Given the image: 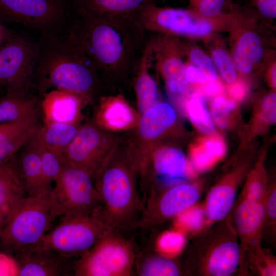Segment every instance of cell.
I'll return each instance as SVG.
<instances>
[{
  "label": "cell",
  "mask_w": 276,
  "mask_h": 276,
  "mask_svg": "<svg viewBox=\"0 0 276 276\" xmlns=\"http://www.w3.org/2000/svg\"><path fill=\"white\" fill-rule=\"evenodd\" d=\"M64 32L94 62L99 76L112 81L134 74L149 35L135 19L72 7Z\"/></svg>",
  "instance_id": "6da1fadb"
},
{
  "label": "cell",
  "mask_w": 276,
  "mask_h": 276,
  "mask_svg": "<svg viewBox=\"0 0 276 276\" xmlns=\"http://www.w3.org/2000/svg\"><path fill=\"white\" fill-rule=\"evenodd\" d=\"M35 66L33 90L41 95L53 89H65L90 98L99 85L94 62L72 41L64 31L40 34Z\"/></svg>",
  "instance_id": "7a4b0ae2"
},
{
  "label": "cell",
  "mask_w": 276,
  "mask_h": 276,
  "mask_svg": "<svg viewBox=\"0 0 276 276\" xmlns=\"http://www.w3.org/2000/svg\"><path fill=\"white\" fill-rule=\"evenodd\" d=\"M94 180L101 201L96 214L104 224L125 235L137 228L142 205L131 170L103 162Z\"/></svg>",
  "instance_id": "3957f363"
},
{
  "label": "cell",
  "mask_w": 276,
  "mask_h": 276,
  "mask_svg": "<svg viewBox=\"0 0 276 276\" xmlns=\"http://www.w3.org/2000/svg\"><path fill=\"white\" fill-rule=\"evenodd\" d=\"M203 231L187 249L185 271L199 276H229L238 269L241 253L228 216Z\"/></svg>",
  "instance_id": "277c9868"
},
{
  "label": "cell",
  "mask_w": 276,
  "mask_h": 276,
  "mask_svg": "<svg viewBox=\"0 0 276 276\" xmlns=\"http://www.w3.org/2000/svg\"><path fill=\"white\" fill-rule=\"evenodd\" d=\"M63 215L50 194L24 196L0 233V244L13 255L41 244L51 224Z\"/></svg>",
  "instance_id": "5b68a950"
},
{
  "label": "cell",
  "mask_w": 276,
  "mask_h": 276,
  "mask_svg": "<svg viewBox=\"0 0 276 276\" xmlns=\"http://www.w3.org/2000/svg\"><path fill=\"white\" fill-rule=\"evenodd\" d=\"M135 258L134 245L125 235L110 228L75 260L74 275H132Z\"/></svg>",
  "instance_id": "8992f818"
},
{
  "label": "cell",
  "mask_w": 276,
  "mask_h": 276,
  "mask_svg": "<svg viewBox=\"0 0 276 276\" xmlns=\"http://www.w3.org/2000/svg\"><path fill=\"white\" fill-rule=\"evenodd\" d=\"M71 10L60 0H0V23L20 25L40 34L61 32Z\"/></svg>",
  "instance_id": "52a82bcc"
},
{
  "label": "cell",
  "mask_w": 276,
  "mask_h": 276,
  "mask_svg": "<svg viewBox=\"0 0 276 276\" xmlns=\"http://www.w3.org/2000/svg\"><path fill=\"white\" fill-rule=\"evenodd\" d=\"M109 228L96 214H64L58 224L44 236L41 244L58 254L78 258Z\"/></svg>",
  "instance_id": "ba28073f"
},
{
  "label": "cell",
  "mask_w": 276,
  "mask_h": 276,
  "mask_svg": "<svg viewBox=\"0 0 276 276\" xmlns=\"http://www.w3.org/2000/svg\"><path fill=\"white\" fill-rule=\"evenodd\" d=\"M39 44L22 34H14L0 47V86L6 91L31 92Z\"/></svg>",
  "instance_id": "9c48e42d"
},
{
  "label": "cell",
  "mask_w": 276,
  "mask_h": 276,
  "mask_svg": "<svg viewBox=\"0 0 276 276\" xmlns=\"http://www.w3.org/2000/svg\"><path fill=\"white\" fill-rule=\"evenodd\" d=\"M94 179V175L85 169L65 165L50 196L63 215L95 214L101 201Z\"/></svg>",
  "instance_id": "30bf717a"
},
{
  "label": "cell",
  "mask_w": 276,
  "mask_h": 276,
  "mask_svg": "<svg viewBox=\"0 0 276 276\" xmlns=\"http://www.w3.org/2000/svg\"><path fill=\"white\" fill-rule=\"evenodd\" d=\"M200 191L190 183H180L146 197L137 228L150 231L178 216L198 200Z\"/></svg>",
  "instance_id": "8fae6325"
},
{
  "label": "cell",
  "mask_w": 276,
  "mask_h": 276,
  "mask_svg": "<svg viewBox=\"0 0 276 276\" xmlns=\"http://www.w3.org/2000/svg\"><path fill=\"white\" fill-rule=\"evenodd\" d=\"M137 22L148 33L167 31L178 35L203 36L212 30L205 20H196L187 10L160 8L156 3L145 8L136 17Z\"/></svg>",
  "instance_id": "7c38bea8"
},
{
  "label": "cell",
  "mask_w": 276,
  "mask_h": 276,
  "mask_svg": "<svg viewBox=\"0 0 276 276\" xmlns=\"http://www.w3.org/2000/svg\"><path fill=\"white\" fill-rule=\"evenodd\" d=\"M74 258L66 257L41 244L13 255L15 274L21 276L74 275Z\"/></svg>",
  "instance_id": "4fadbf2b"
},
{
  "label": "cell",
  "mask_w": 276,
  "mask_h": 276,
  "mask_svg": "<svg viewBox=\"0 0 276 276\" xmlns=\"http://www.w3.org/2000/svg\"><path fill=\"white\" fill-rule=\"evenodd\" d=\"M250 162L235 166L210 190L203 207L205 220L214 223L228 216L235 202L238 189L247 175Z\"/></svg>",
  "instance_id": "5bb4252c"
},
{
  "label": "cell",
  "mask_w": 276,
  "mask_h": 276,
  "mask_svg": "<svg viewBox=\"0 0 276 276\" xmlns=\"http://www.w3.org/2000/svg\"><path fill=\"white\" fill-rule=\"evenodd\" d=\"M264 198L255 202L236 201L232 208L233 216L229 218L239 240L240 263L248 252L262 246Z\"/></svg>",
  "instance_id": "9a60e30c"
},
{
  "label": "cell",
  "mask_w": 276,
  "mask_h": 276,
  "mask_svg": "<svg viewBox=\"0 0 276 276\" xmlns=\"http://www.w3.org/2000/svg\"><path fill=\"white\" fill-rule=\"evenodd\" d=\"M102 136L94 125L87 124L79 128L75 136L62 154L69 165L85 169L95 175L103 162Z\"/></svg>",
  "instance_id": "2e32d148"
},
{
  "label": "cell",
  "mask_w": 276,
  "mask_h": 276,
  "mask_svg": "<svg viewBox=\"0 0 276 276\" xmlns=\"http://www.w3.org/2000/svg\"><path fill=\"white\" fill-rule=\"evenodd\" d=\"M40 102L42 124L62 123L76 125L82 102V95L65 89H53L41 95Z\"/></svg>",
  "instance_id": "e0dca14e"
},
{
  "label": "cell",
  "mask_w": 276,
  "mask_h": 276,
  "mask_svg": "<svg viewBox=\"0 0 276 276\" xmlns=\"http://www.w3.org/2000/svg\"><path fill=\"white\" fill-rule=\"evenodd\" d=\"M17 154L16 169L25 193L30 196L49 195L52 189L45 181L37 146L29 140Z\"/></svg>",
  "instance_id": "ac0fdd59"
},
{
  "label": "cell",
  "mask_w": 276,
  "mask_h": 276,
  "mask_svg": "<svg viewBox=\"0 0 276 276\" xmlns=\"http://www.w3.org/2000/svg\"><path fill=\"white\" fill-rule=\"evenodd\" d=\"M40 124L38 114L0 124V165L16 158Z\"/></svg>",
  "instance_id": "d6986e66"
},
{
  "label": "cell",
  "mask_w": 276,
  "mask_h": 276,
  "mask_svg": "<svg viewBox=\"0 0 276 276\" xmlns=\"http://www.w3.org/2000/svg\"><path fill=\"white\" fill-rule=\"evenodd\" d=\"M154 40V35L150 34L134 73L136 74L135 90L138 107L142 113L159 101L158 86L150 72L153 61Z\"/></svg>",
  "instance_id": "ffe728a7"
},
{
  "label": "cell",
  "mask_w": 276,
  "mask_h": 276,
  "mask_svg": "<svg viewBox=\"0 0 276 276\" xmlns=\"http://www.w3.org/2000/svg\"><path fill=\"white\" fill-rule=\"evenodd\" d=\"M157 0H72V8L117 18L135 19L147 7Z\"/></svg>",
  "instance_id": "44dd1931"
},
{
  "label": "cell",
  "mask_w": 276,
  "mask_h": 276,
  "mask_svg": "<svg viewBox=\"0 0 276 276\" xmlns=\"http://www.w3.org/2000/svg\"><path fill=\"white\" fill-rule=\"evenodd\" d=\"M79 128L77 125L62 123L40 124L30 141L62 156Z\"/></svg>",
  "instance_id": "7402d4cb"
},
{
  "label": "cell",
  "mask_w": 276,
  "mask_h": 276,
  "mask_svg": "<svg viewBox=\"0 0 276 276\" xmlns=\"http://www.w3.org/2000/svg\"><path fill=\"white\" fill-rule=\"evenodd\" d=\"M25 194L15 159L0 172V233Z\"/></svg>",
  "instance_id": "603a6c76"
},
{
  "label": "cell",
  "mask_w": 276,
  "mask_h": 276,
  "mask_svg": "<svg viewBox=\"0 0 276 276\" xmlns=\"http://www.w3.org/2000/svg\"><path fill=\"white\" fill-rule=\"evenodd\" d=\"M154 164L158 174L169 181L183 179L194 173L184 153L174 147H164L157 151Z\"/></svg>",
  "instance_id": "cb8c5ba5"
},
{
  "label": "cell",
  "mask_w": 276,
  "mask_h": 276,
  "mask_svg": "<svg viewBox=\"0 0 276 276\" xmlns=\"http://www.w3.org/2000/svg\"><path fill=\"white\" fill-rule=\"evenodd\" d=\"M226 145L223 138L215 133L200 137L190 148L192 164L198 172L208 170L225 155Z\"/></svg>",
  "instance_id": "d4e9b609"
},
{
  "label": "cell",
  "mask_w": 276,
  "mask_h": 276,
  "mask_svg": "<svg viewBox=\"0 0 276 276\" xmlns=\"http://www.w3.org/2000/svg\"><path fill=\"white\" fill-rule=\"evenodd\" d=\"M39 102L31 92L7 91L0 99V124L38 113Z\"/></svg>",
  "instance_id": "484cf974"
},
{
  "label": "cell",
  "mask_w": 276,
  "mask_h": 276,
  "mask_svg": "<svg viewBox=\"0 0 276 276\" xmlns=\"http://www.w3.org/2000/svg\"><path fill=\"white\" fill-rule=\"evenodd\" d=\"M176 119V114L171 105L158 102L144 113L140 121V132L145 139H155L171 127Z\"/></svg>",
  "instance_id": "4316f807"
},
{
  "label": "cell",
  "mask_w": 276,
  "mask_h": 276,
  "mask_svg": "<svg viewBox=\"0 0 276 276\" xmlns=\"http://www.w3.org/2000/svg\"><path fill=\"white\" fill-rule=\"evenodd\" d=\"M153 58L157 61V64L169 91L175 94L184 93L187 89L188 82L185 76L186 66L182 60L175 55L164 56L155 48V41Z\"/></svg>",
  "instance_id": "83f0119b"
},
{
  "label": "cell",
  "mask_w": 276,
  "mask_h": 276,
  "mask_svg": "<svg viewBox=\"0 0 276 276\" xmlns=\"http://www.w3.org/2000/svg\"><path fill=\"white\" fill-rule=\"evenodd\" d=\"M263 54L259 36L253 32H247L242 36L236 45L234 53L235 66L242 73H248L254 64L261 59Z\"/></svg>",
  "instance_id": "f1b7e54d"
},
{
  "label": "cell",
  "mask_w": 276,
  "mask_h": 276,
  "mask_svg": "<svg viewBox=\"0 0 276 276\" xmlns=\"http://www.w3.org/2000/svg\"><path fill=\"white\" fill-rule=\"evenodd\" d=\"M239 269L243 274L260 276L276 275V258L270 250L262 246L248 252L241 262Z\"/></svg>",
  "instance_id": "f546056e"
},
{
  "label": "cell",
  "mask_w": 276,
  "mask_h": 276,
  "mask_svg": "<svg viewBox=\"0 0 276 276\" xmlns=\"http://www.w3.org/2000/svg\"><path fill=\"white\" fill-rule=\"evenodd\" d=\"M268 183L263 158L261 157L247 173L245 183L237 201L255 202L263 199Z\"/></svg>",
  "instance_id": "4dcf8cb0"
},
{
  "label": "cell",
  "mask_w": 276,
  "mask_h": 276,
  "mask_svg": "<svg viewBox=\"0 0 276 276\" xmlns=\"http://www.w3.org/2000/svg\"><path fill=\"white\" fill-rule=\"evenodd\" d=\"M136 270L141 276H178L182 271L175 261L158 254L144 257L137 266Z\"/></svg>",
  "instance_id": "1f68e13d"
},
{
  "label": "cell",
  "mask_w": 276,
  "mask_h": 276,
  "mask_svg": "<svg viewBox=\"0 0 276 276\" xmlns=\"http://www.w3.org/2000/svg\"><path fill=\"white\" fill-rule=\"evenodd\" d=\"M186 109L191 122L200 132L205 135L215 133L213 120L202 97L199 95L191 97L187 103Z\"/></svg>",
  "instance_id": "d6a6232c"
},
{
  "label": "cell",
  "mask_w": 276,
  "mask_h": 276,
  "mask_svg": "<svg viewBox=\"0 0 276 276\" xmlns=\"http://www.w3.org/2000/svg\"><path fill=\"white\" fill-rule=\"evenodd\" d=\"M276 238V187L275 182L268 183L264 198L263 239L273 244Z\"/></svg>",
  "instance_id": "836d02e7"
},
{
  "label": "cell",
  "mask_w": 276,
  "mask_h": 276,
  "mask_svg": "<svg viewBox=\"0 0 276 276\" xmlns=\"http://www.w3.org/2000/svg\"><path fill=\"white\" fill-rule=\"evenodd\" d=\"M36 146L39 152L42 171L45 181L48 186L52 189V184L58 177L66 164L61 155L43 147Z\"/></svg>",
  "instance_id": "e575fe53"
},
{
  "label": "cell",
  "mask_w": 276,
  "mask_h": 276,
  "mask_svg": "<svg viewBox=\"0 0 276 276\" xmlns=\"http://www.w3.org/2000/svg\"><path fill=\"white\" fill-rule=\"evenodd\" d=\"M237 108V104L233 99L222 96L215 97L211 105L212 119L220 128L225 129L229 124L230 118Z\"/></svg>",
  "instance_id": "d590c367"
},
{
  "label": "cell",
  "mask_w": 276,
  "mask_h": 276,
  "mask_svg": "<svg viewBox=\"0 0 276 276\" xmlns=\"http://www.w3.org/2000/svg\"><path fill=\"white\" fill-rule=\"evenodd\" d=\"M103 117L105 123L114 128H122L132 120V113L127 105L120 100L113 101L107 106Z\"/></svg>",
  "instance_id": "8d00e7d4"
},
{
  "label": "cell",
  "mask_w": 276,
  "mask_h": 276,
  "mask_svg": "<svg viewBox=\"0 0 276 276\" xmlns=\"http://www.w3.org/2000/svg\"><path fill=\"white\" fill-rule=\"evenodd\" d=\"M213 58L223 79L228 83L235 82L237 78L235 64L225 51L221 49L215 50Z\"/></svg>",
  "instance_id": "74e56055"
},
{
  "label": "cell",
  "mask_w": 276,
  "mask_h": 276,
  "mask_svg": "<svg viewBox=\"0 0 276 276\" xmlns=\"http://www.w3.org/2000/svg\"><path fill=\"white\" fill-rule=\"evenodd\" d=\"M189 55L191 61L199 67L205 75L206 80L209 81L217 80L216 68L210 58L198 49H192Z\"/></svg>",
  "instance_id": "f35d334b"
},
{
  "label": "cell",
  "mask_w": 276,
  "mask_h": 276,
  "mask_svg": "<svg viewBox=\"0 0 276 276\" xmlns=\"http://www.w3.org/2000/svg\"><path fill=\"white\" fill-rule=\"evenodd\" d=\"M258 113V120L263 124L270 125L275 123L276 95L270 93L262 100Z\"/></svg>",
  "instance_id": "ab89813d"
},
{
  "label": "cell",
  "mask_w": 276,
  "mask_h": 276,
  "mask_svg": "<svg viewBox=\"0 0 276 276\" xmlns=\"http://www.w3.org/2000/svg\"><path fill=\"white\" fill-rule=\"evenodd\" d=\"M198 13L202 16L212 17L221 12L225 0H191Z\"/></svg>",
  "instance_id": "60d3db41"
},
{
  "label": "cell",
  "mask_w": 276,
  "mask_h": 276,
  "mask_svg": "<svg viewBox=\"0 0 276 276\" xmlns=\"http://www.w3.org/2000/svg\"><path fill=\"white\" fill-rule=\"evenodd\" d=\"M259 11L267 18L276 17V0H256Z\"/></svg>",
  "instance_id": "b9f144b4"
},
{
  "label": "cell",
  "mask_w": 276,
  "mask_h": 276,
  "mask_svg": "<svg viewBox=\"0 0 276 276\" xmlns=\"http://www.w3.org/2000/svg\"><path fill=\"white\" fill-rule=\"evenodd\" d=\"M185 76L188 82H198L204 84L207 80L205 75L194 65H189L186 67Z\"/></svg>",
  "instance_id": "7bdbcfd3"
},
{
  "label": "cell",
  "mask_w": 276,
  "mask_h": 276,
  "mask_svg": "<svg viewBox=\"0 0 276 276\" xmlns=\"http://www.w3.org/2000/svg\"><path fill=\"white\" fill-rule=\"evenodd\" d=\"M232 83L228 89L229 96L236 101H241L247 93V89L245 84L241 81Z\"/></svg>",
  "instance_id": "ee69618b"
},
{
  "label": "cell",
  "mask_w": 276,
  "mask_h": 276,
  "mask_svg": "<svg viewBox=\"0 0 276 276\" xmlns=\"http://www.w3.org/2000/svg\"><path fill=\"white\" fill-rule=\"evenodd\" d=\"M222 86L217 80L209 81L204 87V94L209 97L218 95L222 91Z\"/></svg>",
  "instance_id": "f6af8a7d"
},
{
  "label": "cell",
  "mask_w": 276,
  "mask_h": 276,
  "mask_svg": "<svg viewBox=\"0 0 276 276\" xmlns=\"http://www.w3.org/2000/svg\"><path fill=\"white\" fill-rule=\"evenodd\" d=\"M14 34V32L0 23V47L9 40Z\"/></svg>",
  "instance_id": "bcb514c9"
},
{
  "label": "cell",
  "mask_w": 276,
  "mask_h": 276,
  "mask_svg": "<svg viewBox=\"0 0 276 276\" xmlns=\"http://www.w3.org/2000/svg\"><path fill=\"white\" fill-rule=\"evenodd\" d=\"M8 259L6 255L0 253V275H8L12 273V271L7 268L10 267L7 266L8 263Z\"/></svg>",
  "instance_id": "7dc6e473"
},
{
  "label": "cell",
  "mask_w": 276,
  "mask_h": 276,
  "mask_svg": "<svg viewBox=\"0 0 276 276\" xmlns=\"http://www.w3.org/2000/svg\"><path fill=\"white\" fill-rule=\"evenodd\" d=\"M276 76V67H275V64H274V65L272 67L271 69V74H270L271 85L273 88H275V86H276V80H275L276 76Z\"/></svg>",
  "instance_id": "c3c4849f"
},
{
  "label": "cell",
  "mask_w": 276,
  "mask_h": 276,
  "mask_svg": "<svg viewBox=\"0 0 276 276\" xmlns=\"http://www.w3.org/2000/svg\"><path fill=\"white\" fill-rule=\"evenodd\" d=\"M14 159V160H15ZM12 161V162H13ZM11 162L10 163H7V164H3V165H0V172L9 164H10Z\"/></svg>",
  "instance_id": "681fc988"
},
{
  "label": "cell",
  "mask_w": 276,
  "mask_h": 276,
  "mask_svg": "<svg viewBox=\"0 0 276 276\" xmlns=\"http://www.w3.org/2000/svg\"><path fill=\"white\" fill-rule=\"evenodd\" d=\"M61 1H62V2H67L66 0H60Z\"/></svg>",
  "instance_id": "f907efd6"
},
{
  "label": "cell",
  "mask_w": 276,
  "mask_h": 276,
  "mask_svg": "<svg viewBox=\"0 0 276 276\" xmlns=\"http://www.w3.org/2000/svg\"><path fill=\"white\" fill-rule=\"evenodd\" d=\"M0 87H1V86H0Z\"/></svg>",
  "instance_id": "816d5d0a"
}]
</instances>
